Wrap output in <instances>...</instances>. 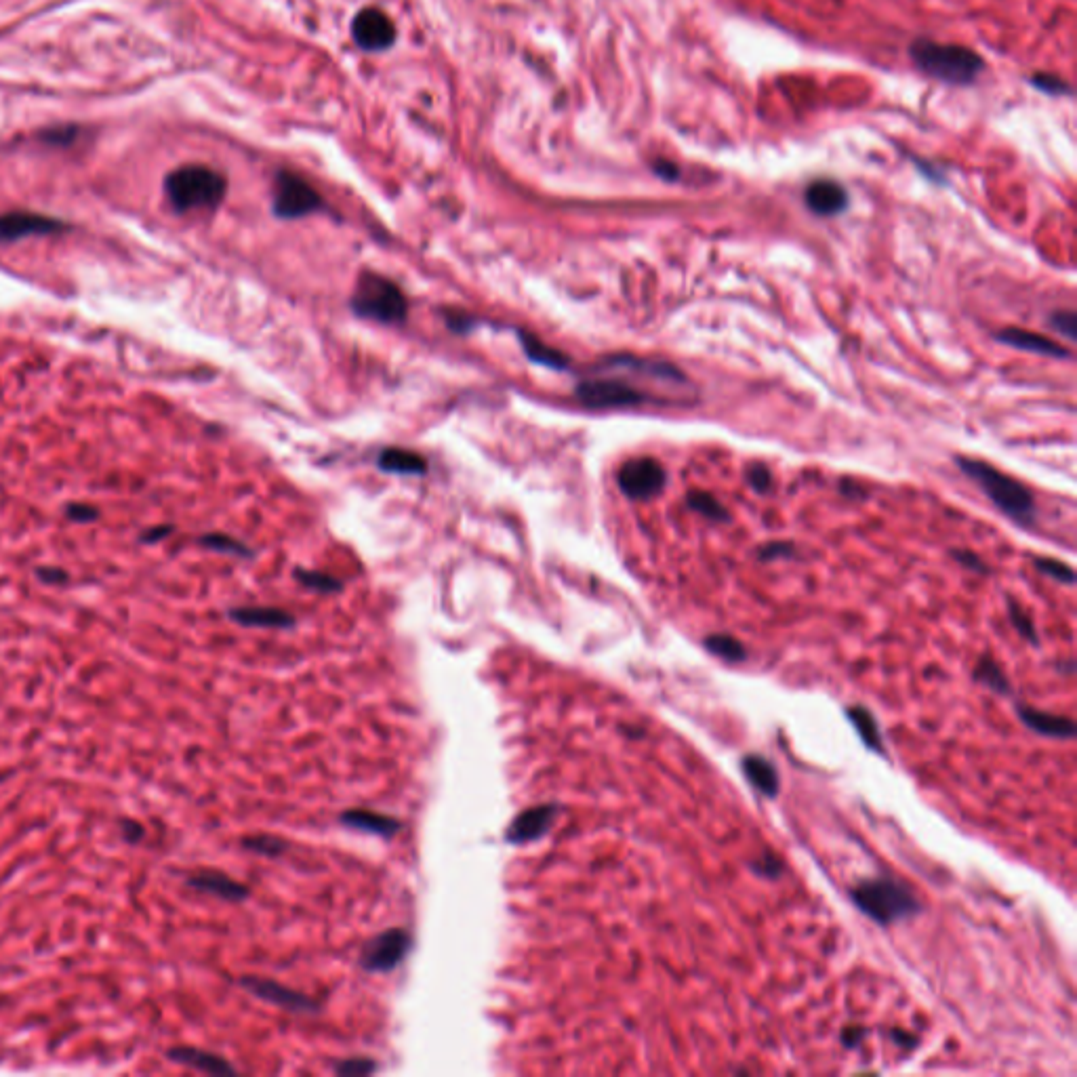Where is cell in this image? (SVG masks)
Segmentation results:
<instances>
[{"label":"cell","instance_id":"obj_20","mask_svg":"<svg viewBox=\"0 0 1077 1077\" xmlns=\"http://www.w3.org/2000/svg\"><path fill=\"white\" fill-rule=\"evenodd\" d=\"M230 617L245 625V627H266V629H287L295 625V619L280 611V608L270 606H249V608H236L230 613Z\"/></svg>","mask_w":1077,"mask_h":1077},{"label":"cell","instance_id":"obj_1","mask_svg":"<svg viewBox=\"0 0 1077 1077\" xmlns=\"http://www.w3.org/2000/svg\"><path fill=\"white\" fill-rule=\"evenodd\" d=\"M909 57L920 72L947 85L968 87L977 83V78L985 72V59L974 49L953 43H937V40L924 36L916 38L909 45Z\"/></svg>","mask_w":1077,"mask_h":1077},{"label":"cell","instance_id":"obj_35","mask_svg":"<svg viewBox=\"0 0 1077 1077\" xmlns=\"http://www.w3.org/2000/svg\"><path fill=\"white\" fill-rule=\"evenodd\" d=\"M747 480H749L751 486H754V491H758V493H766V491H770V486H772V474H770L768 467L762 465V463L751 467V470L747 472Z\"/></svg>","mask_w":1077,"mask_h":1077},{"label":"cell","instance_id":"obj_17","mask_svg":"<svg viewBox=\"0 0 1077 1077\" xmlns=\"http://www.w3.org/2000/svg\"><path fill=\"white\" fill-rule=\"evenodd\" d=\"M190 886L196 890H202L213 897H219L223 901H245L249 897V888L240 884L228 876H223L219 871H202L190 878Z\"/></svg>","mask_w":1077,"mask_h":1077},{"label":"cell","instance_id":"obj_8","mask_svg":"<svg viewBox=\"0 0 1077 1077\" xmlns=\"http://www.w3.org/2000/svg\"><path fill=\"white\" fill-rule=\"evenodd\" d=\"M411 932L404 928L385 930L364 945L360 953V966L367 972H392L402 964L406 953L411 951Z\"/></svg>","mask_w":1077,"mask_h":1077},{"label":"cell","instance_id":"obj_18","mask_svg":"<svg viewBox=\"0 0 1077 1077\" xmlns=\"http://www.w3.org/2000/svg\"><path fill=\"white\" fill-rule=\"evenodd\" d=\"M339 821L345 827L375 833V836H381V838H392L394 833L400 831V827H402V823L398 819H394V817L379 815V812L362 810V808H354V810L343 812V815L339 817Z\"/></svg>","mask_w":1077,"mask_h":1077},{"label":"cell","instance_id":"obj_25","mask_svg":"<svg viewBox=\"0 0 1077 1077\" xmlns=\"http://www.w3.org/2000/svg\"><path fill=\"white\" fill-rule=\"evenodd\" d=\"M705 648L709 650L711 655H716L728 663H739V661H745L747 659V650L745 646L733 638V636H726V634H714V636H707L705 638Z\"/></svg>","mask_w":1077,"mask_h":1077},{"label":"cell","instance_id":"obj_13","mask_svg":"<svg viewBox=\"0 0 1077 1077\" xmlns=\"http://www.w3.org/2000/svg\"><path fill=\"white\" fill-rule=\"evenodd\" d=\"M64 230L66 223L38 213L15 211L0 215V242H15L26 236H45Z\"/></svg>","mask_w":1077,"mask_h":1077},{"label":"cell","instance_id":"obj_37","mask_svg":"<svg viewBox=\"0 0 1077 1077\" xmlns=\"http://www.w3.org/2000/svg\"><path fill=\"white\" fill-rule=\"evenodd\" d=\"M209 547H213V550H219V552H230V554H247V547L240 545L228 537H217V535H211V537H205L202 539Z\"/></svg>","mask_w":1077,"mask_h":1077},{"label":"cell","instance_id":"obj_44","mask_svg":"<svg viewBox=\"0 0 1077 1077\" xmlns=\"http://www.w3.org/2000/svg\"><path fill=\"white\" fill-rule=\"evenodd\" d=\"M892 1040L897 1042L899 1046H905V1048H909V1046L913 1048L918 1044V1038H913V1035L907 1033V1031H892Z\"/></svg>","mask_w":1077,"mask_h":1077},{"label":"cell","instance_id":"obj_12","mask_svg":"<svg viewBox=\"0 0 1077 1077\" xmlns=\"http://www.w3.org/2000/svg\"><path fill=\"white\" fill-rule=\"evenodd\" d=\"M240 985L245 987L251 995H255V998L280 1006V1008H287L291 1012H314L318 1008V1004L310 1000L308 995H303L291 987H284L270 979L245 977V979H240Z\"/></svg>","mask_w":1077,"mask_h":1077},{"label":"cell","instance_id":"obj_15","mask_svg":"<svg viewBox=\"0 0 1077 1077\" xmlns=\"http://www.w3.org/2000/svg\"><path fill=\"white\" fill-rule=\"evenodd\" d=\"M1019 716L1025 726L1035 730L1038 735L1054 737V739H1073L1075 737V724L1071 718L1048 714V711H1040L1029 705H1019Z\"/></svg>","mask_w":1077,"mask_h":1077},{"label":"cell","instance_id":"obj_24","mask_svg":"<svg viewBox=\"0 0 1077 1077\" xmlns=\"http://www.w3.org/2000/svg\"><path fill=\"white\" fill-rule=\"evenodd\" d=\"M848 718H850L852 724H855L857 733L861 735L863 743H865L869 749L880 751V754H884V743H882L880 728H878L876 718L871 716V711H867V709L861 707V705H852V707L848 709Z\"/></svg>","mask_w":1077,"mask_h":1077},{"label":"cell","instance_id":"obj_43","mask_svg":"<svg viewBox=\"0 0 1077 1077\" xmlns=\"http://www.w3.org/2000/svg\"><path fill=\"white\" fill-rule=\"evenodd\" d=\"M865 1035H867V1031L861 1029V1027H848L842 1033V1044L846 1048H857L865 1040Z\"/></svg>","mask_w":1077,"mask_h":1077},{"label":"cell","instance_id":"obj_10","mask_svg":"<svg viewBox=\"0 0 1077 1077\" xmlns=\"http://www.w3.org/2000/svg\"><path fill=\"white\" fill-rule=\"evenodd\" d=\"M352 36L356 45L364 51L390 49L396 40V28L392 19L383 11L369 7L362 9L352 22Z\"/></svg>","mask_w":1077,"mask_h":1077},{"label":"cell","instance_id":"obj_29","mask_svg":"<svg viewBox=\"0 0 1077 1077\" xmlns=\"http://www.w3.org/2000/svg\"><path fill=\"white\" fill-rule=\"evenodd\" d=\"M1035 568H1038L1040 573L1052 577L1054 581L1065 583V585H1073V581H1075L1073 568L1067 566V564L1061 562V560H1054V558H1035Z\"/></svg>","mask_w":1077,"mask_h":1077},{"label":"cell","instance_id":"obj_40","mask_svg":"<svg viewBox=\"0 0 1077 1077\" xmlns=\"http://www.w3.org/2000/svg\"><path fill=\"white\" fill-rule=\"evenodd\" d=\"M45 141H49V144H72V141L76 139V129L72 127H64V129H53L49 133L43 135Z\"/></svg>","mask_w":1077,"mask_h":1077},{"label":"cell","instance_id":"obj_38","mask_svg":"<svg viewBox=\"0 0 1077 1077\" xmlns=\"http://www.w3.org/2000/svg\"><path fill=\"white\" fill-rule=\"evenodd\" d=\"M794 554V545L791 543H768L764 545L760 550V558L762 560H777V558H783V556H791Z\"/></svg>","mask_w":1077,"mask_h":1077},{"label":"cell","instance_id":"obj_6","mask_svg":"<svg viewBox=\"0 0 1077 1077\" xmlns=\"http://www.w3.org/2000/svg\"><path fill=\"white\" fill-rule=\"evenodd\" d=\"M577 400L587 409H629L648 396L623 379H587L577 385Z\"/></svg>","mask_w":1077,"mask_h":1077},{"label":"cell","instance_id":"obj_22","mask_svg":"<svg viewBox=\"0 0 1077 1077\" xmlns=\"http://www.w3.org/2000/svg\"><path fill=\"white\" fill-rule=\"evenodd\" d=\"M379 467L385 472L390 474H423L425 470H428V463H425V459L413 451H406V449H385L381 455H379Z\"/></svg>","mask_w":1077,"mask_h":1077},{"label":"cell","instance_id":"obj_3","mask_svg":"<svg viewBox=\"0 0 1077 1077\" xmlns=\"http://www.w3.org/2000/svg\"><path fill=\"white\" fill-rule=\"evenodd\" d=\"M850 899L867 918L882 926H890L899 920L918 916L922 903L907 886L890 878H876L861 882L850 890Z\"/></svg>","mask_w":1077,"mask_h":1077},{"label":"cell","instance_id":"obj_2","mask_svg":"<svg viewBox=\"0 0 1077 1077\" xmlns=\"http://www.w3.org/2000/svg\"><path fill=\"white\" fill-rule=\"evenodd\" d=\"M960 470L974 480V484L981 486V491L991 499V503L998 507L1002 514H1006L1010 520L1019 522L1023 526H1031L1035 520V501L1031 491L1023 482L1000 472L998 467L989 465L981 459L970 457H958Z\"/></svg>","mask_w":1077,"mask_h":1077},{"label":"cell","instance_id":"obj_28","mask_svg":"<svg viewBox=\"0 0 1077 1077\" xmlns=\"http://www.w3.org/2000/svg\"><path fill=\"white\" fill-rule=\"evenodd\" d=\"M242 846L255 852V855H263V857H280L291 848V844L284 838L268 836V833H261V836H249L242 840Z\"/></svg>","mask_w":1077,"mask_h":1077},{"label":"cell","instance_id":"obj_41","mask_svg":"<svg viewBox=\"0 0 1077 1077\" xmlns=\"http://www.w3.org/2000/svg\"><path fill=\"white\" fill-rule=\"evenodd\" d=\"M653 171H655L661 179H665V181H676V179H680V169H678V165H674V162H669V160H657L655 165H653Z\"/></svg>","mask_w":1077,"mask_h":1077},{"label":"cell","instance_id":"obj_16","mask_svg":"<svg viewBox=\"0 0 1077 1077\" xmlns=\"http://www.w3.org/2000/svg\"><path fill=\"white\" fill-rule=\"evenodd\" d=\"M998 341L1010 345V348L1031 352V354H1040V356H1048V358H1067L1069 356V352L1063 348V345H1059V343L1044 337V335L1023 331V329H1004L1002 333H998Z\"/></svg>","mask_w":1077,"mask_h":1077},{"label":"cell","instance_id":"obj_34","mask_svg":"<svg viewBox=\"0 0 1077 1077\" xmlns=\"http://www.w3.org/2000/svg\"><path fill=\"white\" fill-rule=\"evenodd\" d=\"M1050 324H1052L1054 331H1059L1067 339L1075 341V337H1077V316H1075V312H1071V310L1054 312V316L1050 318Z\"/></svg>","mask_w":1077,"mask_h":1077},{"label":"cell","instance_id":"obj_42","mask_svg":"<svg viewBox=\"0 0 1077 1077\" xmlns=\"http://www.w3.org/2000/svg\"><path fill=\"white\" fill-rule=\"evenodd\" d=\"M68 516L76 522H91L97 518V510H93L89 505H70Z\"/></svg>","mask_w":1077,"mask_h":1077},{"label":"cell","instance_id":"obj_5","mask_svg":"<svg viewBox=\"0 0 1077 1077\" xmlns=\"http://www.w3.org/2000/svg\"><path fill=\"white\" fill-rule=\"evenodd\" d=\"M352 308L358 316L396 324L409 314V301L390 278L379 274H362L352 297Z\"/></svg>","mask_w":1077,"mask_h":1077},{"label":"cell","instance_id":"obj_30","mask_svg":"<svg viewBox=\"0 0 1077 1077\" xmlns=\"http://www.w3.org/2000/svg\"><path fill=\"white\" fill-rule=\"evenodd\" d=\"M297 579L306 585V587H312L316 589V592H322V594H331V592H339L341 589V581L331 577V575H324V573H318V571H299L295 573Z\"/></svg>","mask_w":1077,"mask_h":1077},{"label":"cell","instance_id":"obj_32","mask_svg":"<svg viewBox=\"0 0 1077 1077\" xmlns=\"http://www.w3.org/2000/svg\"><path fill=\"white\" fill-rule=\"evenodd\" d=\"M375 1071H377V1063L373 1059H367V1056H354V1059H345L335 1065V1073L343 1077L371 1075Z\"/></svg>","mask_w":1077,"mask_h":1077},{"label":"cell","instance_id":"obj_9","mask_svg":"<svg viewBox=\"0 0 1077 1077\" xmlns=\"http://www.w3.org/2000/svg\"><path fill=\"white\" fill-rule=\"evenodd\" d=\"M617 482L629 499H650L665 489L667 474L657 459L638 457L621 465Z\"/></svg>","mask_w":1077,"mask_h":1077},{"label":"cell","instance_id":"obj_7","mask_svg":"<svg viewBox=\"0 0 1077 1077\" xmlns=\"http://www.w3.org/2000/svg\"><path fill=\"white\" fill-rule=\"evenodd\" d=\"M324 207L320 194L308 184L306 179L282 171L276 177L274 192V215L280 219H299L316 213Z\"/></svg>","mask_w":1077,"mask_h":1077},{"label":"cell","instance_id":"obj_23","mask_svg":"<svg viewBox=\"0 0 1077 1077\" xmlns=\"http://www.w3.org/2000/svg\"><path fill=\"white\" fill-rule=\"evenodd\" d=\"M520 337V343H522V350L524 354L531 358L533 362L537 364H543V367H550V369H566V356L560 354L558 350L550 348V345H545L543 341H539L535 335L531 333H518Z\"/></svg>","mask_w":1077,"mask_h":1077},{"label":"cell","instance_id":"obj_27","mask_svg":"<svg viewBox=\"0 0 1077 1077\" xmlns=\"http://www.w3.org/2000/svg\"><path fill=\"white\" fill-rule=\"evenodd\" d=\"M686 501H688L690 507H693L695 512H699L701 516H705L709 520H716V522L728 520L726 507L714 495H709L705 491H693V493H688Z\"/></svg>","mask_w":1077,"mask_h":1077},{"label":"cell","instance_id":"obj_19","mask_svg":"<svg viewBox=\"0 0 1077 1077\" xmlns=\"http://www.w3.org/2000/svg\"><path fill=\"white\" fill-rule=\"evenodd\" d=\"M743 772L745 779L751 783L756 791H760L766 798H777L779 794V772L764 756L749 754L743 758Z\"/></svg>","mask_w":1077,"mask_h":1077},{"label":"cell","instance_id":"obj_45","mask_svg":"<svg viewBox=\"0 0 1077 1077\" xmlns=\"http://www.w3.org/2000/svg\"><path fill=\"white\" fill-rule=\"evenodd\" d=\"M446 322H449V327L453 331H470V327H472V320H467L465 316H449V318H446Z\"/></svg>","mask_w":1077,"mask_h":1077},{"label":"cell","instance_id":"obj_11","mask_svg":"<svg viewBox=\"0 0 1077 1077\" xmlns=\"http://www.w3.org/2000/svg\"><path fill=\"white\" fill-rule=\"evenodd\" d=\"M558 815H560L558 804H537L533 808L522 810L520 815L512 821V825L507 827L505 842L520 846V844H528V842L543 838L554 825V821L558 819Z\"/></svg>","mask_w":1077,"mask_h":1077},{"label":"cell","instance_id":"obj_21","mask_svg":"<svg viewBox=\"0 0 1077 1077\" xmlns=\"http://www.w3.org/2000/svg\"><path fill=\"white\" fill-rule=\"evenodd\" d=\"M169 1056L175 1063L188 1065V1067H194V1069L205 1071V1073H213V1075H234L236 1073L228 1061H223L221 1056H215L211 1052L192 1050V1048H177V1050H171Z\"/></svg>","mask_w":1077,"mask_h":1077},{"label":"cell","instance_id":"obj_33","mask_svg":"<svg viewBox=\"0 0 1077 1077\" xmlns=\"http://www.w3.org/2000/svg\"><path fill=\"white\" fill-rule=\"evenodd\" d=\"M1008 613H1010L1012 625L1016 627V632H1019L1025 640H1029L1031 644H1038V634H1035V627H1033L1031 617L1014 600L1008 602Z\"/></svg>","mask_w":1077,"mask_h":1077},{"label":"cell","instance_id":"obj_36","mask_svg":"<svg viewBox=\"0 0 1077 1077\" xmlns=\"http://www.w3.org/2000/svg\"><path fill=\"white\" fill-rule=\"evenodd\" d=\"M751 867H754V871L760 873V876H764V878H779L781 871H783V863L775 855H770V852H768V855L760 857Z\"/></svg>","mask_w":1077,"mask_h":1077},{"label":"cell","instance_id":"obj_26","mask_svg":"<svg viewBox=\"0 0 1077 1077\" xmlns=\"http://www.w3.org/2000/svg\"><path fill=\"white\" fill-rule=\"evenodd\" d=\"M974 680L981 682V684H985V686L991 688V690H995V693H1000V695H1010V682H1008V678L1004 676L1002 667H1000L998 663H995L993 659H989V657H983V659L979 661V665L974 667Z\"/></svg>","mask_w":1077,"mask_h":1077},{"label":"cell","instance_id":"obj_39","mask_svg":"<svg viewBox=\"0 0 1077 1077\" xmlns=\"http://www.w3.org/2000/svg\"><path fill=\"white\" fill-rule=\"evenodd\" d=\"M953 558L958 560L962 566H966L968 571H972V573H983V575L989 573V566H987L977 554H972V552H955Z\"/></svg>","mask_w":1077,"mask_h":1077},{"label":"cell","instance_id":"obj_4","mask_svg":"<svg viewBox=\"0 0 1077 1077\" xmlns=\"http://www.w3.org/2000/svg\"><path fill=\"white\" fill-rule=\"evenodd\" d=\"M226 190V177L205 165L179 167L165 179L167 198L179 213L215 209L226 196Z\"/></svg>","mask_w":1077,"mask_h":1077},{"label":"cell","instance_id":"obj_14","mask_svg":"<svg viewBox=\"0 0 1077 1077\" xmlns=\"http://www.w3.org/2000/svg\"><path fill=\"white\" fill-rule=\"evenodd\" d=\"M806 207L821 217L840 215L848 207V192L833 179H817L804 192Z\"/></svg>","mask_w":1077,"mask_h":1077},{"label":"cell","instance_id":"obj_31","mask_svg":"<svg viewBox=\"0 0 1077 1077\" xmlns=\"http://www.w3.org/2000/svg\"><path fill=\"white\" fill-rule=\"evenodd\" d=\"M1031 87H1035L1038 91H1044L1048 95H1069L1071 93V87L1067 80H1063L1061 76L1056 74H1048V72H1040V74H1033L1029 78Z\"/></svg>","mask_w":1077,"mask_h":1077}]
</instances>
